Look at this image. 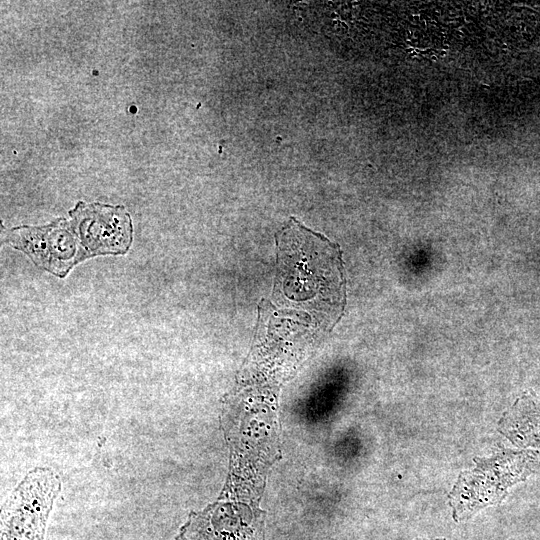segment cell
I'll return each instance as SVG.
<instances>
[{"instance_id":"4","label":"cell","mask_w":540,"mask_h":540,"mask_svg":"<svg viewBox=\"0 0 540 540\" xmlns=\"http://www.w3.org/2000/svg\"><path fill=\"white\" fill-rule=\"evenodd\" d=\"M176 540H264L263 518L242 504L215 502L192 512Z\"/></svg>"},{"instance_id":"5","label":"cell","mask_w":540,"mask_h":540,"mask_svg":"<svg viewBox=\"0 0 540 540\" xmlns=\"http://www.w3.org/2000/svg\"><path fill=\"white\" fill-rule=\"evenodd\" d=\"M433 540H441V539H433Z\"/></svg>"},{"instance_id":"2","label":"cell","mask_w":540,"mask_h":540,"mask_svg":"<svg viewBox=\"0 0 540 540\" xmlns=\"http://www.w3.org/2000/svg\"><path fill=\"white\" fill-rule=\"evenodd\" d=\"M540 463L532 451L501 450L477 459L476 467L460 474L449 495L456 521L466 520L480 509L500 503L509 487L524 480Z\"/></svg>"},{"instance_id":"3","label":"cell","mask_w":540,"mask_h":540,"mask_svg":"<svg viewBox=\"0 0 540 540\" xmlns=\"http://www.w3.org/2000/svg\"><path fill=\"white\" fill-rule=\"evenodd\" d=\"M60 491L61 479L51 468L36 467L29 471L3 505L5 540H40Z\"/></svg>"},{"instance_id":"1","label":"cell","mask_w":540,"mask_h":540,"mask_svg":"<svg viewBox=\"0 0 540 540\" xmlns=\"http://www.w3.org/2000/svg\"><path fill=\"white\" fill-rule=\"evenodd\" d=\"M121 207L79 203L70 216L76 235L68 222L44 227H19L10 232L12 246L26 252L45 270L64 277L72 266L95 255L123 254L132 242L129 215Z\"/></svg>"}]
</instances>
